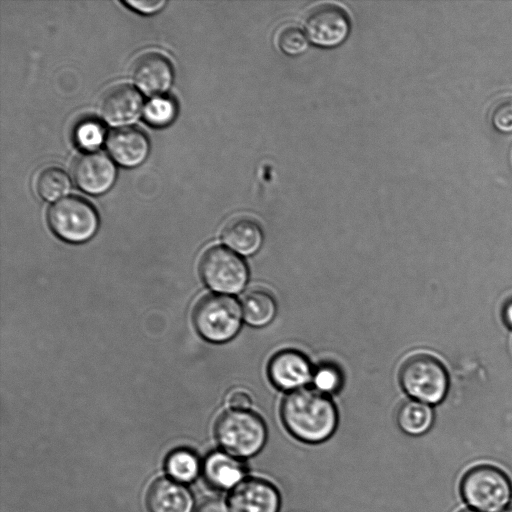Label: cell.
I'll list each match as a JSON object with an SVG mask.
<instances>
[{
    "label": "cell",
    "instance_id": "cell-1",
    "mask_svg": "<svg viewBox=\"0 0 512 512\" xmlns=\"http://www.w3.org/2000/svg\"><path fill=\"white\" fill-rule=\"evenodd\" d=\"M281 415L288 431L306 443L327 440L338 422L337 410L330 398L309 388L288 394L282 403Z\"/></svg>",
    "mask_w": 512,
    "mask_h": 512
},
{
    "label": "cell",
    "instance_id": "cell-2",
    "mask_svg": "<svg viewBox=\"0 0 512 512\" xmlns=\"http://www.w3.org/2000/svg\"><path fill=\"white\" fill-rule=\"evenodd\" d=\"M215 436L227 453L238 458H247L262 449L267 431L263 420L254 412L231 409L217 419Z\"/></svg>",
    "mask_w": 512,
    "mask_h": 512
},
{
    "label": "cell",
    "instance_id": "cell-3",
    "mask_svg": "<svg viewBox=\"0 0 512 512\" xmlns=\"http://www.w3.org/2000/svg\"><path fill=\"white\" fill-rule=\"evenodd\" d=\"M399 380L408 395L427 404L443 400L448 389L445 366L435 356L427 353L408 357L400 368Z\"/></svg>",
    "mask_w": 512,
    "mask_h": 512
},
{
    "label": "cell",
    "instance_id": "cell-4",
    "mask_svg": "<svg viewBox=\"0 0 512 512\" xmlns=\"http://www.w3.org/2000/svg\"><path fill=\"white\" fill-rule=\"evenodd\" d=\"M460 492L464 501L479 512H500L509 503L512 486L507 475L490 465L471 468L462 478Z\"/></svg>",
    "mask_w": 512,
    "mask_h": 512
},
{
    "label": "cell",
    "instance_id": "cell-5",
    "mask_svg": "<svg viewBox=\"0 0 512 512\" xmlns=\"http://www.w3.org/2000/svg\"><path fill=\"white\" fill-rule=\"evenodd\" d=\"M47 218L56 236L74 244L91 239L99 227L94 207L78 196H67L56 201L50 207Z\"/></svg>",
    "mask_w": 512,
    "mask_h": 512
},
{
    "label": "cell",
    "instance_id": "cell-6",
    "mask_svg": "<svg viewBox=\"0 0 512 512\" xmlns=\"http://www.w3.org/2000/svg\"><path fill=\"white\" fill-rule=\"evenodd\" d=\"M242 310L237 300L225 295H208L196 305L193 322L208 341L221 343L232 339L240 329Z\"/></svg>",
    "mask_w": 512,
    "mask_h": 512
},
{
    "label": "cell",
    "instance_id": "cell-7",
    "mask_svg": "<svg viewBox=\"0 0 512 512\" xmlns=\"http://www.w3.org/2000/svg\"><path fill=\"white\" fill-rule=\"evenodd\" d=\"M199 268L206 285L220 293H238L248 280V269L243 259L222 246L206 250Z\"/></svg>",
    "mask_w": 512,
    "mask_h": 512
},
{
    "label": "cell",
    "instance_id": "cell-8",
    "mask_svg": "<svg viewBox=\"0 0 512 512\" xmlns=\"http://www.w3.org/2000/svg\"><path fill=\"white\" fill-rule=\"evenodd\" d=\"M305 29L309 40L320 47L340 45L350 31L347 13L335 4H321L307 15Z\"/></svg>",
    "mask_w": 512,
    "mask_h": 512
},
{
    "label": "cell",
    "instance_id": "cell-9",
    "mask_svg": "<svg viewBox=\"0 0 512 512\" xmlns=\"http://www.w3.org/2000/svg\"><path fill=\"white\" fill-rule=\"evenodd\" d=\"M228 506L230 512H278L280 496L270 482L248 478L232 489Z\"/></svg>",
    "mask_w": 512,
    "mask_h": 512
},
{
    "label": "cell",
    "instance_id": "cell-10",
    "mask_svg": "<svg viewBox=\"0 0 512 512\" xmlns=\"http://www.w3.org/2000/svg\"><path fill=\"white\" fill-rule=\"evenodd\" d=\"M73 178L85 192L99 195L109 190L116 179V167L103 153H88L75 162Z\"/></svg>",
    "mask_w": 512,
    "mask_h": 512
},
{
    "label": "cell",
    "instance_id": "cell-11",
    "mask_svg": "<svg viewBox=\"0 0 512 512\" xmlns=\"http://www.w3.org/2000/svg\"><path fill=\"white\" fill-rule=\"evenodd\" d=\"M143 100L139 91L127 83L109 87L99 101V112L112 125L135 120L142 109Z\"/></svg>",
    "mask_w": 512,
    "mask_h": 512
},
{
    "label": "cell",
    "instance_id": "cell-12",
    "mask_svg": "<svg viewBox=\"0 0 512 512\" xmlns=\"http://www.w3.org/2000/svg\"><path fill=\"white\" fill-rule=\"evenodd\" d=\"M131 72L136 85L149 95H159L167 91L173 77L170 61L155 51L138 56L132 65Z\"/></svg>",
    "mask_w": 512,
    "mask_h": 512
},
{
    "label": "cell",
    "instance_id": "cell-13",
    "mask_svg": "<svg viewBox=\"0 0 512 512\" xmlns=\"http://www.w3.org/2000/svg\"><path fill=\"white\" fill-rule=\"evenodd\" d=\"M268 373L275 386L283 390H297L312 379L308 359L295 350H284L273 356Z\"/></svg>",
    "mask_w": 512,
    "mask_h": 512
},
{
    "label": "cell",
    "instance_id": "cell-14",
    "mask_svg": "<svg viewBox=\"0 0 512 512\" xmlns=\"http://www.w3.org/2000/svg\"><path fill=\"white\" fill-rule=\"evenodd\" d=\"M107 149L119 164L134 167L146 159L149 152V142L140 129L122 127L113 130L109 134Z\"/></svg>",
    "mask_w": 512,
    "mask_h": 512
},
{
    "label": "cell",
    "instance_id": "cell-15",
    "mask_svg": "<svg viewBox=\"0 0 512 512\" xmlns=\"http://www.w3.org/2000/svg\"><path fill=\"white\" fill-rule=\"evenodd\" d=\"M146 504L149 512H192L193 498L178 482L160 478L150 485Z\"/></svg>",
    "mask_w": 512,
    "mask_h": 512
},
{
    "label": "cell",
    "instance_id": "cell-16",
    "mask_svg": "<svg viewBox=\"0 0 512 512\" xmlns=\"http://www.w3.org/2000/svg\"><path fill=\"white\" fill-rule=\"evenodd\" d=\"M222 239L232 251L248 256L260 248L263 232L259 223L253 218L238 216L226 223L222 231Z\"/></svg>",
    "mask_w": 512,
    "mask_h": 512
},
{
    "label": "cell",
    "instance_id": "cell-17",
    "mask_svg": "<svg viewBox=\"0 0 512 512\" xmlns=\"http://www.w3.org/2000/svg\"><path fill=\"white\" fill-rule=\"evenodd\" d=\"M203 472L206 480L218 489H233L243 481L246 469L235 456L215 451L204 462Z\"/></svg>",
    "mask_w": 512,
    "mask_h": 512
},
{
    "label": "cell",
    "instance_id": "cell-18",
    "mask_svg": "<svg viewBox=\"0 0 512 512\" xmlns=\"http://www.w3.org/2000/svg\"><path fill=\"white\" fill-rule=\"evenodd\" d=\"M431 407L418 400H409L401 404L397 413V423L401 430L409 435H421L432 425Z\"/></svg>",
    "mask_w": 512,
    "mask_h": 512
},
{
    "label": "cell",
    "instance_id": "cell-19",
    "mask_svg": "<svg viewBox=\"0 0 512 512\" xmlns=\"http://www.w3.org/2000/svg\"><path fill=\"white\" fill-rule=\"evenodd\" d=\"M242 313L245 321L251 326H264L275 316V300L265 290H251L243 298Z\"/></svg>",
    "mask_w": 512,
    "mask_h": 512
},
{
    "label": "cell",
    "instance_id": "cell-20",
    "mask_svg": "<svg viewBox=\"0 0 512 512\" xmlns=\"http://www.w3.org/2000/svg\"><path fill=\"white\" fill-rule=\"evenodd\" d=\"M165 469L176 482H190L196 478L200 470L198 457L190 450L179 448L166 458Z\"/></svg>",
    "mask_w": 512,
    "mask_h": 512
},
{
    "label": "cell",
    "instance_id": "cell-21",
    "mask_svg": "<svg viewBox=\"0 0 512 512\" xmlns=\"http://www.w3.org/2000/svg\"><path fill=\"white\" fill-rule=\"evenodd\" d=\"M70 180L60 168L50 166L44 168L36 179V190L46 201H54L68 192Z\"/></svg>",
    "mask_w": 512,
    "mask_h": 512
},
{
    "label": "cell",
    "instance_id": "cell-22",
    "mask_svg": "<svg viewBox=\"0 0 512 512\" xmlns=\"http://www.w3.org/2000/svg\"><path fill=\"white\" fill-rule=\"evenodd\" d=\"M312 382L323 394L335 393L342 387L343 375L336 365L322 363L313 371Z\"/></svg>",
    "mask_w": 512,
    "mask_h": 512
},
{
    "label": "cell",
    "instance_id": "cell-23",
    "mask_svg": "<svg viewBox=\"0 0 512 512\" xmlns=\"http://www.w3.org/2000/svg\"><path fill=\"white\" fill-rule=\"evenodd\" d=\"M175 116V103L167 98L156 97L144 107V117L153 126H165L172 122Z\"/></svg>",
    "mask_w": 512,
    "mask_h": 512
},
{
    "label": "cell",
    "instance_id": "cell-24",
    "mask_svg": "<svg viewBox=\"0 0 512 512\" xmlns=\"http://www.w3.org/2000/svg\"><path fill=\"white\" fill-rule=\"evenodd\" d=\"M74 136L80 148L93 151L103 142L104 129L98 121L86 119L77 125Z\"/></svg>",
    "mask_w": 512,
    "mask_h": 512
},
{
    "label": "cell",
    "instance_id": "cell-25",
    "mask_svg": "<svg viewBox=\"0 0 512 512\" xmlns=\"http://www.w3.org/2000/svg\"><path fill=\"white\" fill-rule=\"evenodd\" d=\"M280 49L289 56H297L308 48L306 34L297 26H285L278 35Z\"/></svg>",
    "mask_w": 512,
    "mask_h": 512
},
{
    "label": "cell",
    "instance_id": "cell-26",
    "mask_svg": "<svg viewBox=\"0 0 512 512\" xmlns=\"http://www.w3.org/2000/svg\"><path fill=\"white\" fill-rule=\"evenodd\" d=\"M491 121L498 131L512 132V99H503L494 106Z\"/></svg>",
    "mask_w": 512,
    "mask_h": 512
},
{
    "label": "cell",
    "instance_id": "cell-27",
    "mask_svg": "<svg viewBox=\"0 0 512 512\" xmlns=\"http://www.w3.org/2000/svg\"><path fill=\"white\" fill-rule=\"evenodd\" d=\"M124 3L131 8L145 14L155 13L162 9V7L166 4L164 0H146V1H137V0H125Z\"/></svg>",
    "mask_w": 512,
    "mask_h": 512
},
{
    "label": "cell",
    "instance_id": "cell-28",
    "mask_svg": "<svg viewBox=\"0 0 512 512\" xmlns=\"http://www.w3.org/2000/svg\"><path fill=\"white\" fill-rule=\"evenodd\" d=\"M228 404L232 409L248 410L251 405L250 395L244 390H234L228 397Z\"/></svg>",
    "mask_w": 512,
    "mask_h": 512
},
{
    "label": "cell",
    "instance_id": "cell-29",
    "mask_svg": "<svg viewBox=\"0 0 512 512\" xmlns=\"http://www.w3.org/2000/svg\"><path fill=\"white\" fill-rule=\"evenodd\" d=\"M195 512H230L229 506L219 498H207L203 500Z\"/></svg>",
    "mask_w": 512,
    "mask_h": 512
},
{
    "label": "cell",
    "instance_id": "cell-30",
    "mask_svg": "<svg viewBox=\"0 0 512 512\" xmlns=\"http://www.w3.org/2000/svg\"><path fill=\"white\" fill-rule=\"evenodd\" d=\"M503 319L505 324L512 329V299L503 307Z\"/></svg>",
    "mask_w": 512,
    "mask_h": 512
},
{
    "label": "cell",
    "instance_id": "cell-31",
    "mask_svg": "<svg viewBox=\"0 0 512 512\" xmlns=\"http://www.w3.org/2000/svg\"><path fill=\"white\" fill-rule=\"evenodd\" d=\"M500 512H512V507H507Z\"/></svg>",
    "mask_w": 512,
    "mask_h": 512
},
{
    "label": "cell",
    "instance_id": "cell-32",
    "mask_svg": "<svg viewBox=\"0 0 512 512\" xmlns=\"http://www.w3.org/2000/svg\"><path fill=\"white\" fill-rule=\"evenodd\" d=\"M460 512H479V511H476V510H471V509H466V510H462Z\"/></svg>",
    "mask_w": 512,
    "mask_h": 512
}]
</instances>
